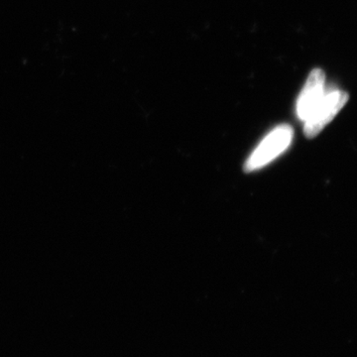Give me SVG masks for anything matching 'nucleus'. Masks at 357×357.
Masks as SVG:
<instances>
[{"label":"nucleus","instance_id":"obj_1","mask_svg":"<svg viewBox=\"0 0 357 357\" xmlns=\"http://www.w3.org/2000/svg\"><path fill=\"white\" fill-rule=\"evenodd\" d=\"M293 139V129L287 124L277 126L262 140L259 146L256 148L249 157L244 170L253 172L257 169L266 166L279 155L283 153L291 144Z\"/></svg>","mask_w":357,"mask_h":357},{"label":"nucleus","instance_id":"obj_2","mask_svg":"<svg viewBox=\"0 0 357 357\" xmlns=\"http://www.w3.org/2000/svg\"><path fill=\"white\" fill-rule=\"evenodd\" d=\"M347 100L349 95L345 91L337 89L326 93L314 114L305 121L304 133L306 137L312 139L318 136L337 116L338 112L347 105Z\"/></svg>","mask_w":357,"mask_h":357},{"label":"nucleus","instance_id":"obj_3","mask_svg":"<svg viewBox=\"0 0 357 357\" xmlns=\"http://www.w3.org/2000/svg\"><path fill=\"white\" fill-rule=\"evenodd\" d=\"M326 77L321 69L312 70L297 100V115L306 121L325 98Z\"/></svg>","mask_w":357,"mask_h":357}]
</instances>
